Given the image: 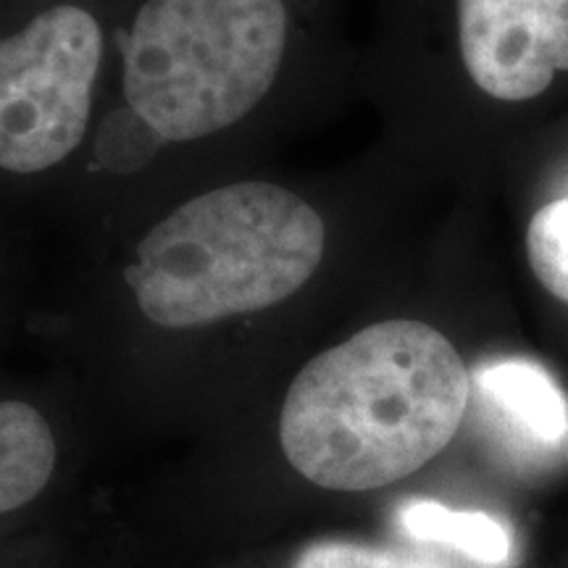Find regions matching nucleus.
<instances>
[{"label":"nucleus","instance_id":"obj_1","mask_svg":"<svg viewBox=\"0 0 568 568\" xmlns=\"http://www.w3.org/2000/svg\"><path fill=\"white\" fill-rule=\"evenodd\" d=\"M471 374L443 332L393 318L316 355L287 389L282 450L324 489L366 493L410 477L456 437Z\"/></svg>","mask_w":568,"mask_h":568},{"label":"nucleus","instance_id":"obj_2","mask_svg":"<svg viewBox=\"0 0 568 568\" xmlns=\"http://www.w3.org/2000/svg\"><path fill=\"white\" fill-rule=\"evenodd\" d=\"M324 243L322 216L303 197L237 182L169 213L124 276L153 324L187 329L287 301L322 264Z\"/></svg>","mask_w":568,"mask_h":568},{"label":"nucleus","instance_id":"obj_3","mask_svg":"<svg viewBox=\"0 0 568 568\" xmlns=\"http://www.w3.org/2000/svg\"><path fill=\"white\" fill-rule=\"evenodd\" d=\"M282 0H148L124 38V95L161 140L226 130L272 90Z\"/></svg>","mask_w":568,"mask_h":568},{"label":"nucleus","instance_id":"obj_4","mask_svg":"<svg viewBox=\"0 0 568 568\" xmlns=\"http://www.w3.org/2000/svg\"><path fill=\"white\" fill-rule=\"evenodd\" d=\"M103 34L92 13L55 6L0 40V169L34 174L80 145Z\"/></svg>","mask_w":568,"mask_h":568},{"label":"nucleus","instance_id":"obj_5","mask_svg":"<svg viewBox=\"0 0 568 568\" xmlns=\"http://www.w3.org/2000/svg\"><path fill=\"white\" fill-rule=\"evenodd\" d=\"M458 48L474 84L531 101L568 71V0H456Z\"/></svg>","mask_w":568,"mask_h":568},{"label":"nucleus","instance_id":"obj_6","mask_svg":"<svg viewBox=\"0 0 568 568\" xmlns=\"http://www.w3.org/2000/svg\"><path fill=\"white\" fill-rule=\"evenodd\" d=\"M471 382L518 437L537 447L568 443V397L535 361H495L479 368Z\"/></svg>","mask_w":568,"mask_h":568},{"label":"nucleus","instance_id":"obj_7","mask_svg":"<svg viewBox=\"0 0 568 568\" xmlns=\"http://www.w3.org/2000/svg\"><path fill=\"white\" fill-rule=\"evenodd\" d=\"M55 468V439L40 410L0 400V514L32 503Z\"/></svg>","mask_w":568,"mask_h":568},{"label":"nucleus","instance_id":"obj_8","mask_svg":"<svg viewBox=\"0 0 568 568\" xmlns=\"http://www.w3.org/2000/svg\"><path fill=\"white\" fill-rule=\"evenodd\" d=\"M400 529L418 542L443 545L485 566H506L510 531L481 510H453L435 500H410L397 514Z\"/></svg>","mask_w":568,"mask_h":568},{"label":"nucleus","instance_id":"obj_9","mask_svg":"<svg viewBox=\"0 0 568 568\" xmlns=\"http://www.w3.org/2000/svg\"><path fill=\"white\" fill-rule=\"evenodd\" d=\"M527 258L537 282L568 305V193L545 203L531 216Z\"/></svg>","mask_w":568,"mask_h":568},{"label":"nucleus","instance_id":"obj_10","mask_svg":"<svg viewBox=\"0 0 568 568\" xmlns=\"http://www.w3.org/2000/svg\"><path fill=\"white\" fill-rule=\"evenodd\" d=\"M293 568H432L418 560L403 558L393 550L374 548L364 542H347V539H322L308 545L295 558Z\"/></svg>","mask_w":568,"mask_h":568}]
</instances>
